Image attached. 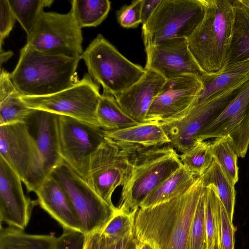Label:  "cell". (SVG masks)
Listing matches in <instances>:
<instances>
[{
  "instance_id": "d4e9b609",
  "label": "cell",
  "mask_w": 249,
  "mask_h": 249,
  "mask_svg": "<svg viewBox=\"0 0 249 249\" xmlns=\"http://www.w3.org/2000/svg\"><path fill=\"white\" fill-rule=\"evenodd\" d=\"M233 4L234 18L228 64L249 57V0H234Z\"/></svg>"
},
{
  "instance_id": "f546056e",
  "label": "cell",
  "mask_w": 249,
  "mask_h": 249,
  "mask_svg": "<svg viewBox=\"0 0 249 249\" xmlns=\"http://www.w3.org/2000/svg\"><path fill=\"white\" fill-rule=\"evenodd\" d=\"M16 20L28 35L45 7H50L53 0H8Z\"/></svg>"
},
{
  "instance_id": "8fae6325",
  "label": "cell",
  "mask_w": 249,
  "mask_h": 249,
  "mask_svg": "<svg viewBox=\"0 0 249 249\" xmlns=\"http://www.w3.org/2000/svg\"><path fill=\"white\" fill-rule=\"evenodd\" d=\"M131 144L105 138L91 156L87 182L106 202L114 206L112 196L124 185L131 169Z\"/></svg>"
},
{
  "instance_id": "30bf717a",
  "label": "cell",
  "mask_w": 249,
  "mask_h": 249,
  "mask_svg": "<svg viewBox=\"0 0 249 249\" xmlns=\"http://www.w3.org/2000/svg\"><path fill=\"white\" fill-rule=\"evenodd\" d=\"M101 95L97 83L86 74L74 86L57 93L37 97L21 96V98L31 108L47 111L100 126L96 110Z\"/></svg>"
},
{
  "instance_id": "d6986e66",
  "label": "cell",
  "mask_w": 249,
  "mask_h": 249,
  "mask_svg": "<svg viewBox=\"0 0 249 249\" xmlns=\"http://www.w3.org/2000/svg\"><path fill=\"white\" fill-rule=\"evenodd\" d=\"M145 70L139 81L114 97L123 110L141 123H145L148 109L166 80L157 72Z\"/></svg>"
},
{
  "instance_id": "3957f363",
  "label": "cell",
  "mask_w": 249,
  "mask_h": 249,
  "mask_svg": "<svg viewBox=\"0 0 249 249\" xmlns=\"http://www.w3.org/2000/svg\"><path fill=\"white\" fill-rule=\"evenodd\" d=\"M201 0L203 18L187 40L201 69L213 74L228 64L234 18L233 0Z\"/></svg>"
},
{
  "instance_id": "484cf974",
  "label": "cell",
  "mask_w": 249,
  "mask_h": 249,
  "mask_svg": "<svg viewBox=\"0 0 249 249\" xmlns=\"http://www.w3.org/2000/svg\"><path fill=\"white\" fill-rule=\"evenodd\" d=\"M99 126L105 130L123 129L140 124L128 115L110 93L103 91L96 110Z\"/></svg>"
},
{
  "instance_id": "ffe728a7",
  "label": "cell",
  "mask_w": 249,
  "mask_h": 249,
  "mask_svg": "<svg viewBox=\"0 0 249 249\" xmlns=\"http://www.w3.org/2000/svg\"><path fill=\"white\" fill-rule=\"evenodd\" d=\"M37 204L55 219L63 229L80 231L77 214L65 191L51 175L35 192Z\"/></svg>"
},
{
  "instance_id": "ba28073f",
  "label": "cell",
  "mask_w": 249,
  "mask_h": 249,
  "mask_svg": "<svg viewBox=\"0 0 249 249\" xmlns=\"http://www.w3.org/2000/svg\"><path fill=\"white\" fill-rule=\"evenodd\" d=\"M204 13L201 0H161L142 26L145 48L165 39L187 38L202 20Z\"/></svg>"
},
{
  "instance_id": "83f0119b",
  "label": "cell",
  "mask_w": 249,
  "mask_h": 249,
  "mask_svg": "<svg viewBox=\"0 0 249 249\" xmlns=\"http://www.w3.org/2000/svg\"><path fill=\"white\" fill-rule=\"evenodd\" d=\"M201 177L205 186L210 184L214 185L220 201L233 222L236 196L234 185L214 159L211 166Z\"/></svg>"
},
{
  "instance_id": "4dcf8cb0",
  "label": "cell",
  "mask_w": 249,
  "mask_h": 249,
  "mask_svg": "<svg viewBox=\"0 0 249 249\" xmlns=\"http://www.w3.org/2000/svg\"><path fill=\"white\" fill-rule=\"evenodd\" d=\"M209 143L213 159L219 163L231 182L235 185L238 181V156L228 138H215Z\"/></svg>"
},
{
  "instance_id": "277c9868",
  "label": "cell",
  "mask_w": 249,
  "mask_h": 249,
  "mask_svg": "<svg viewBox=\"0 0 249 249\" xmlns=\"http://www.w3.org/2000/svg\"><path fill=\"white\" fill-rule=\"evenodd\" d=\"M131 169L122 186L118 209L136 212L145 198L182 164L170 144L145 147L131 144Z\"/></svg>"
},
{
  "instance_id": "e0dca14e",
  "label": "cell",
  "mask_w": 249,
  "mask_h": 249,
  "mask_svg": "<svg viewBox=\"0 0 249 249\" xmlns=\"http://www.w3.org/2000/svg\"><path fill=\"white\" fill-rule=\"evenodd\" d=\"M21 180L0 157V220L21 230L27 226L37 200L25 196Z\"/></svg>"
},
{
  "instance_id": "7c38bea8",
  "label": "cell",
  "mask_w": 249,
  "mask_h": 249,
  "mask_svg": "<svg viewBox=\"0 0 249 249\" xmlns=\"http://www.w3.org/2000/svg\"><path fill=\"white\" fill-rule=\"evenodd\" d=\"M247 82L244 80L207 99L179 119L161 123L170 144L181 154L192 148L198 141L197 136L202 128L230 103Z\"/></svg>"
},
{
  "instance_id": "e575fe53",
  "label": "cell",
  "mask_w": 249,
  "mask_h": 249,
  "mask_svg": "<svg viewBox=\"0 0 249 249\" xmlns=\"http://www.w3.org/2000/svg\"><path fill=\"white\" fill-rule=\"evenodd\" d=\"M136 212L128 213L118 209L117 212L104 227L101 234L110 238H125L134 234Z\"/></svg>"
},
{
  "instance_id": "8992f818",
  "label": "cell",
  "mask_w": 249,
  "mask_h": 249,
  "mask_svg": "<svg viewBox=\"0 0 249 249\" xmlns=\"http://www.w3.org/2000/svg\"><path fill=\"white\" fill-rule=\"evenodd\" d=\"M50 175L60 184L78 217L80 230L88 235L101 232L118 211L103 200L87 181L63 160Z\"/></svg>"
},
{
  "instance_id": "b9f144b4",
  "label": "cell",
  "mask_w": 249,
  "mask_h": 249,
  "mask_svg": "<svg viewBox=\"0 0 249 249\" xmlns=\"http://www.w3.org/2000/svg\"><path fill=\"white\" fill-rule=\"evenodd\" d=\"M101 232L88 235L84 249H99Z\"/></svg>"
},
{
  "instance_id": "2e32d148",
  "label": "cell",
  "mask_w": 249,
  "mask_h": 249,
  "mask_svg": "<svg viewBox=\"0 0 249 249\" xmlns=\"http://www.w3.org/2000/svg\"><path fill=\"white\" fill-rule=\"evenodd\" d=\"M145 49V69L157 72L166 80L183 75L200 78L205 74L191 52L187 38L165 39Z\"/></svg>"
},
{
  "instance_id": "4fadbf2b",
  "label": "cell",
  "mask_w": 249,
  "mask_h": 249,
  "mask_svg": "<svg viewBox=\"0 0 249 249\" xmlns=\"http://www.w3.org/2000/svg\"><path fill=\"white\" fill-rule=\"evenodd\" d=\"M58 128L62 160L87 181L90 159L105 138L104 130L62 115L58 116Z\"/></svg>"
},
{
  "instance_id": "5bb4252c",
  "label": "cell",
  "mask_w": 249,
  "mask_h": 249,
  "mask_svg": "<svg viewBox=\"0 0 249 249\" xmlns=\"http://www.w3.org/2000/svg\"><path fill=\"white\" fill-rule=\"evenodd\" d=\"M227 137L240 158L249 147V80L218 114L202 128L197 141Z\"/></svg>"
},
{
  "instance_id": "60d3db41",
  "label": "cell",
  "mask_w": 249,
  "mask_h": 249,
  "mask_svg": "<svg viewBox=\"0 0 249 249\" xmlns=\"http://www.w3.org/2000/svg\"><path fill=\"white\" fill-rule=\"evenodd\" d=\"M161 0H142L141 10V20L144 25L152 16Z\"/></svg>"
},
{
  "instance_id": "d6a6232c",
  "label": "cell",
  "mask_w": 249,
  "mask_h": 249,
  "mask_svg": "<svg viewBox=\"0 0 249 249\" xmlns=\"http://www.w3.org/2000/svg\"><path fill=\"white\" fill-rule=\"evenodd\" d=\"M205 191L207 249H219L217 210L219 198L213 184L205 186Z\"/></svg>"
},
{
  "instance_id": "74e56055",
  "label": "cell",
  "mask_w": 249,
  "mask_h": 249,
  "mask_svg": "<svg viewBox=\"0 0 249 249\" xmlns=\"http://www.w3.org/2000/svg\"><path fill=\"white\" fill-rule=\"evenodd\" d=\"M142 0H134L117 12V19L121 26L125 28H135L142 23Z\"/></svg>"
},
{
  "instance_id": "7bdbcfd3",
  "label": "cell",
  "mask_w": 249,
  "mask_h": 249,
  "mask_svg": "<svg viewBox=\"0 0 249 249\" xmlns=\"http://www.w3.org/2000/svg\"><path fill=\"white\" fill-rule=\"evenodd\" d=\"M13 55V53L12 51L5 52L1 50L0 54V67H1L2 63L6 62Z\"/></svg>"
},
{
  "instance_id": "ab89813d",
  "label": "cell",
  "mask_w": 249,
  "mask_h": 249,
  "mask_svg": "<svg viewBox=\"0 0 249 249\" xmlns=\"http://www.w3.org/2000/svg\"><path fill=\"white\" fill-rule=\"evenodd\" d=\"M138 243L135 233L125 238H110L101 232L99 249H137Z\"/></svg>"
},
{
  "instance_id": "7402d4cb",
  "label": "cell",
  "mask_w": 249,
  "mask_h": 249,
  "mask_svg": "<svg viewBox=\"0 0 249 249\" xmlns=\"http://www.w3.org/2000/svg\"><path fill=\"white\" fill-rule=\"evenodd\" d=\"M105 137L114 142L145 147L170 144V139L160 123L147 122L116 130H105Z\"/></svg>"
},
{
  "instance_id": "f1b7e54d",
  "label": "cell",
  "mask_w": 249,
  "mask_h": 249,
  "mask_svg": "<svg viewBox=\"0 0 249 249\" xmlns=\"http://www.w3.org/2000/svg\"><path fill=\"white\" fill-rule=\"evenodd\" d=\"M110 6L108 0H73L71 10L82 29L100 25L107 18Z\"/></svg>"
},
{
  "instance_id": "9c48e42d",
  "label": "cell",
  "mask_w": 249,
  "mask_h": 249,
  "mask_svg": "<svg viewBox=\"0 0 249 249\" xmlns=\"http://www.w3.org/2000/svg\"><path fill=\"white\" fill-rule=\"evenodd\" d=\"M82 29L72 12L66 14L43 11L30 33L26 44L42 52L69 57H80Z\"/></svg>"
},
{
  "instance_id": "6da1fadb",
  "label": "cell",
  "mask_w": 249,
  "mask_h": 249,
  "mask_svg": "<svg viewBox=\"0 0 249 249\" xmlns=\"http://www.w3.org/2000/svg\"><path fill=\"white\" fill-rule=\"evenodd\" d=\"M205 186L198 177L184 195L148 208H140L134 218L138 241L156 249H188L189 232L199 196Z\"/></svg>"
},
{
  "instance_id": "5b68a950",
  "label": "cell",
  "mask_w": 249,
  "mask_h": 249,
  "mask_svg": "<svg viewBox=\"0 0 249 249\" xmlns=\"http://www.w3.org/2000/svg\"><path fill=\"white\" fill-rule=\"evenodd\" d=\"M80 57L94 81L114 97L139 81L146 71L145 68L128 60L101 34Z\"/></svg>"
},
{
  "instance_id": "836d02e7",
  "label": "cell",
  "mask_w": 249,
  "mask_h": 249,
  "mask_svg": "<svg viewBox=\"0 0 249 249\" xmlns=\"http://www.w3.org/2000/svg\"><path fill=\"white\" fill-rule=\"evenodd\" d=\"M188 249H207L205 187L199 196L192 221Z\"/></svg>"
},
{
  "instance_id": "44dd1931",
  "label": "cell",
  "mask_w": 249,
  "mask_h": 249,
  "mask_svg": "<svg viewBox=\"0 0 249 249\" xmlns=\"http://www.w3.org/2000/svg\"><path fill=\"white\" fill-rule=\"evenodd\" d=\"M249 78V57L229 63L218 72L203 74L200 77L202 84L201 90L196 96L190 110L207 99Z\"/></svg>"
},
{
  "instance_id": "f35d334b",
  "label": "cell",
  "mask_w": 249,
  "mask_h": 249,
  "mask_svg": "<svg viewBox=\"0 0 249 249\" xmlns=\"http://www.w3.org/2000/svg\"><path fill=\"white\" fill-rule=\"evenodd\" d=\"M0 50H1L3 41L12 31L16 19L8 0H0Z\"/></svg>"
},
{
  "instance_id": "7a4b0ae2",
  "label": "cell",
  "mask_w": 249,
  "mask_h": 249,
  "mask_svg": "<svg viewBox=\"0 0 249 249\" xmlns=\"http://www.w3.org/2000/svg\"><path fill=\"white\" fill-rule=\"evenodd\" d=\"M81 57H69L38 51L27 44L20 50L11 80L21 96L53 94L76 84Z\"/></svg>"
},
{
  "instance_id": "52a82bcc",
  "label": "cell",
  "mask_w": 249,
  "mask_h": 249,
  "mask_svg": "<svg viewBox=\"0 0 249 249\" xmlns=\"http://www.w3.org/2000/svg\"><path fill=\"white\" fill-rule=\"evenodd\" d=\"M0 155L28 192H35L48 177L37 146L24 123L0 126Z\"/></svg>"
},
{
  "instance_id": "1f68e13d",
  "label": "cell",
  "mask_w": 249,
  "mask_h": 249,
  "mask_svg": "<svg viewBox=\"0 0 249 249\" xmlns=\"http://www.w3.org/2000/svg\"><path fill=\"white\" fill-rule=\"evenodd\" d=\"M183 166L196 177L202 176L211 166L213 158L209 142L198 141L190 150L179 155Z\"/></svg>"
},
{
  "instance_id": "8d00e7d4",
  "label": "cell",
  "mask_w": 249,
  "mask_h": 249,
  "mask_svg": "<svg viewBox=\"0 0 249 249\" xmlns=\"http://www.w3.org/2000/svg\"><path fill=\"white\" fill-rule=\"evenodd\" d=\"M87 236L80 231L63 229V233L56 237L53 249H84Z\"/></svg>"
},
{
  "instance_id": "d590c367",
  "label": "cell",
  "mask_w": 249,
  "mask_h": 249,
  "mask_svg": "<svg viewBox=\"0 0 249 249\" xmlns=\"http://www.w3.org/2000/svg\"><path fill=\"white\" fill-rule=\"evenodd\" d=\"M235 229L219 199L217 210V231L219 249H234Z\"/></svg>"
},
{
  "instance_id": "ac0fdd59",
  "label": "cell",
  "mask_w": 249,
  "mask_h": 249,
  "mask_svg": "<svg viewBox=\"0 0 249 249\" xmlns=\"http://www.w3.org/2000/svg\"><path fill=\"white\" fill-rule=\"evenodd\" d=\"M58 116L47 111L32 108L24 122L37 146L47 176L63 160L59 148Z\"/></svg>"
},
{
  "instance_id": "9a60e30c",
  "label": "cell",
  "mask_w": 249,
  "mask_h": 249,
  "mask_svg": "<svg viewBox=\"0 0 249 249\" xmlns=\"http://www.w3.org/2000/svg\"><path fill=\"white\" fill-rule=\"evenodd\" d=\"M202 87L200 78L194 75L167 79L149 107L145 123H165L183 117Z\"/></svg>"
},
{
  "instance_id": "4316f807",
  "label": "cell",
  "mask_w": 249,
  "mask_h": 249,
  "mask_svg": "<svg viewBox=\"0 0 249 249\" xmlns=\"http://www.w3.org/2000/svg\"><path fill=\"white\" fill-rule=\"evenodd\" d=\"M56 237L32 234L12 227L0 229V249H53Z\"/></svg>"
},
{
  "instance_id": "603a6c76",
  "label": "cell",
  "mask_w": 249,
  "mask_h": 249,
  "mask_svg": "<svg viewBox=\"0 0 249 249\" xmlns=\"http://www.w3.org/2000/svg\"><path fill=\"white\" fill-rule=\"evenodd\" d=\"M32 108L23 102L14 85L10 73L4 69L0 73V126L24 123Z\"/></svg>"
},
{
  "instance_id": "cb8c5ba5",
  "label": "cell",
  "mask_w": 249,
  "mask_h": 249,
  "mask_svg": "<svg viewBox=\"0 0 249 249\" xmlns=\"http://www.w3.org/2000/svg\"><path fill=\"white\" fill-rule=\"evenodd\" d=\"M197 177L182 165L145 198L140 208L152 207L183 196L193 186Z\"/></svg>"
},
{
  "instance_id": "ee69618b",
  "label": "cell",
  "mask_w": 249,
  "mask_h": 249,
  "mask_svg": "<svg viewBox=\"0 0 249 249\" xmlns=\"http://www.w3.org/2000/svg\"><path fill=\"white\" fill-rule=\"evenodd\" d=\"M137 249H156L152 244H151L149 242L138 241Z\"/></svg>"
}]
</instances>
